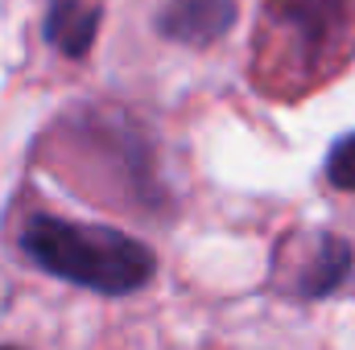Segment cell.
Wrapping results in <instances>:
<instances>
[{"instance_id":"obj_1","label":"cell","mask_w":355,"mask_h":350,"mask_svg":"<svg viewBox=\"0 0 355 350\" xmlns=\"http://www.w3.org/2000/svg\"><path fill=\"white\" fill-rule=\"evenodd\" d=\"M21 252L42 272L103 297L141 293L157 272L153 248H145L141 239L112 227L67 223L54 214H33L21 227Z\"/></svg>"},{"instance_id":"obj_2","label":"cell","mask_w":355,"mask_h":350,"mask_svg":"<svg viewBox=\"0 0 355 350\" xmlns=\"http://www.w3.org/2000/svg\"><path fill=\"white\" fill-rule=\"evenodd\" d=\"M236 25V0H166L157 12V33L178 46H211Z\"/></svg>"},{"instance_id":"obj_3","label":"cell","mask_w":355,"mask_h":350,"mask_svg":"<svg viewBox=\"0 0 355 350\" xmlns=\"http://www.w3.org/2000/svg\"><path fill=\"white\" fill-rule=\"evenodd\" d=\"M352 264H355V256H352V243L347 239H339V235H314V252H310V260L297 268L293 293L297 297H310V301L331 297L352 276Z\"/></svg>"},{"instance_id":"obj_4","label":"cell","mask_w":355,"mask_h":350,"mask_svg":"<svg viewBox=\"0 0 355 350\" xmlns=\"http://www.w3.org/2000/svg\"><path fill=\"white\" fill-rule=\"evenodd\" d=\"M46 42L67 54V58H83L99 33V4H83V0H50L46 8V25H42Z\"/></svg>"},{"instance_id":"obj_5","label":"cell","mask_w":355,"mask_h":350,"mask_svg":"<svg viewBox=\"0 0 355 350\" xmlns=\"http://www.w3.org/2000/svg\"><path fill=\"white\" fill-rule=\"evenodd\" d=\"M327 177H331V185L355 194V132L339 136L331 145V153H327Z\"/></svg>"},{"instance_id":"obj_6","label":"cell","mask_w":355,"mask_h":350,"mask_svg":"<svg viewBox=\"0 0 355 350\" xmlns=\"http://www.w3.org/2000/svg\"><path fill=\"white\" fill-rule=\"evenodd\" d=\"M0 350H17V347H0Z\"/></svg>"}]
</instances>
